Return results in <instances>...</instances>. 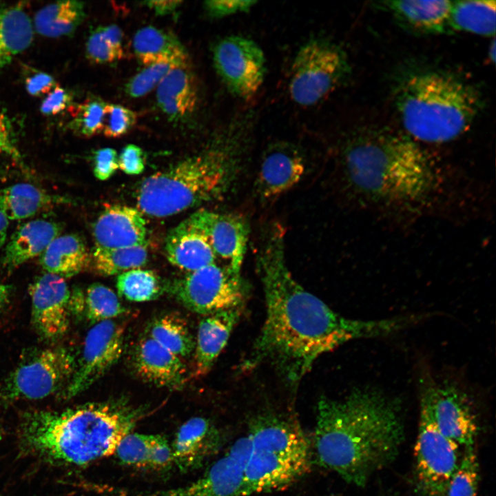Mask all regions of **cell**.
Listing matches in <instances>:
<instances>
[{"instance_id": "cell-1", "label": "cell", "mask_w": 496, "mask_h": 496, "mask_svg": "<svg viewBox=\"0 0 496 496\" xmlns=\"http://www.w3.org/2000/svg\"><path fill=\"white\" fill-rule=\"evenodd\" d=\"M284 237L282 227L276 223L260 241L256 266L266 317L242 369L269 362L288 382L297 384L322 354L350 340L384 336L415 322L413 316L360 320L337 313L293 278L285 260Z\"/></svg>"}, {"instance_id": "cell-2", "label": "cell", "mask_w": 496, "mask_h": 496, "mask_svg": "<svg viewBox=\"0 0 496 496\" xmlns=\"http://www.w3.org/2000/svg\"><path fill=\"white\" fill-rule=\"evenodd\" d=\"M403 436L397 402L380 391L357 389L341 400H319L313 456L321 467L364 486L395 459Z\"/></svg>"}, {"instance_id": "cell-3", "label": "cell", "mask_w": 496, "mask_h": 496, "mask_svg": "<svg viewBox=\"0 0 496 496\" xmlns=\"http://www.w3.org/2000/svg\"><path fill=\"white\" fill-rule=\"evenodd\" d=\"M338 168L350 193L393 206L424 203L438 182L435 168L413 139L382 129L355 132L344 140Z\"/></svg>"}, {"instance_id": "cell-4", "label": "cell", "mask_w": 496, "mask_h": 496, "mask_svg": "<svg viewBox=\"0 0 496 496\" xmlns=\"http://www.w3.org/2000/svg\"><path fill=\"white\" fill-rule=\"evenodd\" d=\"M143 415L122 400L28 413L19 423L18 443L22 452L49 464L88 465L114 455Z\"/></svg>"}, {"instance_id": "cell-5", "label": "cell", "mask_w": 496, "mask_h": 496, "mask_svg": "<svg viewBox=\"0 0 496 496\" xmlns=\"http://www.w3.org/2000/svg\"><path fill=\"white\" fill-rule=\"evenodd\" d=\"M251 117L245 114L232 120L219 146L145 178L136 193L141 211L154 217L172 216L225 193L240 171Z\"/></svg>"}, {"instance_id": "cell-6", "label": "cell", "mask_w": 496, "mask_h": 496, "mask_svg": "<svg viewBox=\"0 0 496 496\" xmlns=\"http://www.w3.org/2000/svg\"><path fill=\"white\" fill-rule=\"evenodd\" d=\"M395 106L409 136L430 143L451 141L473 124L481 107L478 92L453 74H412L397 86Z\"/></svg>"}, {"instance_id": "cell-7", "label": "cell", "mask_w": 496, "mask_h": 496, "mask_svg": "<svg viewBox=\"0 0 496 496\" xmlns=\"http://www.w3.org/2000/svg\"><path fill=\"white\" fill-rule=\"evenodd\" d=\"M247 435L250 451L241 496L286 488L309 472L311 441L291 416L261 413L251 420Z\"/></svg>"}, {"instance_id": "cell-8", "label": "cell", "mask_w": 496, "mask_h": 496, "mask_svg": "<svg viewBox=\"0 0 496 496\" xmlns=\"http://www.w3.org/2000/svg\"><path fill=\"white\" fill-rule=\"evenodd\" d=\"M350 71L347 56L339 45L325 39H311L293 58L289 81L290 96L300 105H313L340 86Z\"/></svg>"}, {"instance_id": "cell-9", "label": "cell", "mask_w": 496, "mask_h": 496, "mask_svg": "<svg viewBox=\"0 0 496 496\" xmlns=\"http://www.w3.org/2000/svg\"><path fill=\"white\" fill-rule=\"evenodd\" d=\"M170 291L186 308L205 316L244 307L248 292L240 273L216 263L189 272Z\"/></svg>"}, {"instance_id": "cell-10", "label": "cell", "mask_w": 496, "mask_h": 496, "mask_svg": "<svg viewBox=\"0 0 496 496\" xmlns=\"http://www.w3.org/2000/svg\"><path fill=\"white\" fill-rule=\"evenodd\" d=\"M73 353L64 347L40 350L23 360L6 378L0 389L6 400H39L70 382L75 368Z\"/></svg>"}, {"instance_id": "cell-11", "label": "cell", "mask_w": 496, "mask_h": 496, "mask_svg": "<svg viewBox=\"0 0 496 496\" xmlns=\"http://www.w3.org/2000/svg\"><path fill=\"white\" fill-rule=\"evenodd\" d=\"M459 446L442 435L420 409L414 449L417 486L422 496H442L459 462Z\"/></svg>"}, {"instance_id": "cell-12", "label": "cell", "mask_w": 496, "mask_h": 496, "mask_svg": "<svg viewBox=\"0 0 496 496\" xmlns=\"http://www.w3.org/2000/svg\"><path fill=\"white\" fill-rule=\"evenodd\" d=\"M213 61L227 89L240 99L254 96L264 82L265 56L258 44L247 37L230 35L218 41Z\"/></svg>"}, {"instance_id": "cell-13", "label": "cell", "mask_w": 496, "mask_h": 496, "mask_svg": "<svg viewBox=\"0 0 496 496\" xmlns=\"http://www.w3.org/2000/svg\"><path fill=\"white\" fill-rule=\"evenodd\" d=\"M420 409L429 415L439 431L464 448L473 446L478 426L467 397L448 384L428 380L422 391Z\"/></svg>"}, {"instance_id": "cell-14", "label": "cell", "mask_w": 496, "mask_h": 496, "mask_svg": "<svg viewBox=\"0 0 496 496\" xmlns=\"http://www.w3.org/2000/svg\"><path fill=\"white\" fill-rule=\"evenodd\" d=\"M124 335L123 325L115 320L94 324L86 335L64 397L72 398L85 391L118 362L123 351Z\"/></svg>"}, {"instance_id": "cell-15", "label": "cell", "mask_w": 496, "mask_h": 496, "mask_svg": "<svg viewBox=\"0 0 496 496\" xmlns=\"http://www.w3.org/2000/svg\"><path fill=\"white\" fill-rule=\"evenodd\" d=\"M249 451L250 442L246 435L238 439L196 479L143 496H241Z\"/></svg>"}, {"instance_id": "cell-16", "label": "cell", "mask_w": 496, "mask_h": 496, "mask_svg": "<svg viewBox=\"0 0 496 496\" xmlns=\"http://www.w3.org/2000/svg\"><path fill=\"white\" fill-rule=\"evenodd\" d=\"M31 321L39 337L48 342L59 340L70 327V294L65 279L45 273L30 287Z\"/></svg>"}, {"instance_id": "cell-17", "label": "cell", "mask_w": 496, "mask_h": 496, "mask_svg": "<svg viewBox=\"0 0 496 496\" xmlns=\"http://www.w3.org/2000/svg\"><path fill=\"white\" fill-rule=\"evenodd\" d=\"M306 170V160L298 147L288 142L279 141L265 150L255 183L260 200H275L295 187Z\"/></svg>"}, {"instance_id": "cell-18", "label": "cell", "mask_w": 496, "mask_h": 496, "mask_svg": "<svg viewBox=\"0 0 496 496\" xmlns=\"http://www.w3.org/2000/svg\"><path fill=\"white\" fill-rule=\"evenodd\" d=\"M207 238L216 256L227 261L235 273H240L249 238L246 219L234 214L199 210L189 218Z\"/></svg>"}, {"instance_id": "cell-19", "label": "cell", "mask_w": 496, "mask_h": 496, "mask_svg": "<svg viewBox=\"0 0 496 496\" xmlns=\"http://www.w3.org/2000/svg\"><path fill=\"white\" fill-rule=\"evenodd\" d=\"M94 247L123 248L146 244L147 225L140 210L125 205L105 207L93 226Z\"/></svg>"}, {"instance_id": "cell-20", "label": "cell", "mask_w": 496, "mask_h": 496, "mask_svg": "<svg viewBox=\"0 0 496 496\" xmlns=\"http://www.w3.org/2000/svg\"><path fill=\"white\" fill-rule=\"evenodd\" d=\"M222 443L219 431L203 417H194L178 429L171 444L174 464L180 471L200 468L218 451Z\"/></svg>"}, {"instance_id": "cell-21", "label": "cell", "mask_w": 496, "mask_h": 496, "mask_svg": "<svg viewBox=\"0 0 496 496\" xmlns=\"http://www.w3.org/2000/svg\"><path fill=\"white\" fill-rule=\"evenodd\" d=\"M132 363L138 377L158 386L178 389L187 379L182 359L149 335L136 344Z\"/></svg>"}, {"instance_id": "cell-22", "label": "cell", "mask_w": 496, "mask_h": 496, "mask_svg": "<svg viewBox=\"0 0 496 496\" xmlns=\"http://www.w3.org/2000/svg\"><path fill=\"white\" fill-rule=\"evenodd\" d=\"M243 307L208 314L200 320L194 349V378L203 377L210 371L239 321Z\"/></svg>"}, {"instance_id": "cell-23", "label": "cell", "mask_w": 496, "mask_h": 496, "mask_svg": "<svg viewBox=\"0 0 496 496\" xmlns=\"http://www.w3.org/2000/svg\"><path fill=\"white\" fill-rule=\"evenodd\" d=\"M165 249L170 263L189 272L215 263L217 258L206 236L188 218L169 232Z\"/></svg>"}, {"instance_id": "cell-24", "label": "cell", "mask_w": 496, "mask_h": 496, "mask_svg": "<svg viewBox=\"0 0 496 496\" xmlns=\"http://www.w3.org/2000/svg\"><path fill=\"white\" fill-rule=\"evenodd\" d=\"M61 229L59 223L45 219H36L23 224L6 246L1 262L3 267L11 271L41 255L59 236Z\"/></svg>"}, {"instance_id": "cell-25", "label": "cell", "mask_w": 496, "mask_h": 496, "mask_svg": "<svg viewBox=\"0 0 496 496\" xmlns=\"http://www.w3.org/2000/svg\"><path fill=\"white\" fill-rule=\"evenodd\" d=\"M382 3L398 22L414 31L428 34L450 32L451 1L401 0L386 1Z\"/></svg>"}, {"instance_id": "cell-26", "label": "cell", "mask_w": 496, "mask_h": 496, "mask_svg": "<svg viewBox=\"0 0 496 496\" xmlns=\"http://www.w3.org/2000/svg\"><path fill=\"white\" fill-rule=\"evenodd\" d=\"M156 88L158 106L170 118H183L194 110L197 90L187 61L172 68Z\"/></svg>"}, {"instance_id": "cell-27", "label": "cell", "mask_w": 496, "mask_h": 496, "mask_svg": "<svg viewBox=\"0 0 496 496\" xmlns=\"http://www.w3.org/2000/svg\"><path fill=\"white\" fill-rule=\"evenodd\" d=\"M91 256L83 239L74 234L55 238L40 255L43 269L63 278H71L84 270Z\"/></svg>"}, {"instance_id": "cell-28", "label": "cell", "mask_w": 496, "mask_h": 496, "mask_svg": "<svg viewBox=\"0 0 496 496\" xmlns=\"http://www.w3.org/2000/svg\"><path fill=\"white\" fill-rule=\"evenodd\" d=\"M68 203L34 185L17 183L0 189V211L8 220L25 219L42 209Z\"/></svg>"}, {"instance_id": "cell-29", "label": "cell", "mask_w": 496, "mask_h": 496, "mask_svg": "<svg viewBox=\"0 0 496 496\" xmlns=\"http://www.w3.org/2000/svg\"><path fill=\"white\" fill-rule=\"evenodd\" d=\"M33 35V25L22 7L0 5V70L29 48Z\"/></svg>"}, {"instance_id": "cell-30", "label": "cell", "mask_w": 496, "mask_h": 496, "mask_svg": "<svg viewBox=\"0 0 496 496\" xmlns=\"http://www.w3.org/2000/svg\"><path fill=\"white\" fill-rule=\"evenodd\" d=\"M70 305L71 314L83 316L94 324L113 320L127 312L114 291L101 283H93L85 291L74 289Z\"/></svg>"}, {"instance_id": "cell-31", "label": "cell", "mask_w": 496, "mask_h": 496, "mask_svg": "<svg viewBox=\"0 0 496 496\" xmlns=\"http://www.w3.org/2000/svg\"><path fill=\"white\" fill-rule=\"evenodd\" d=\"M133 48L138 61L145 65L187 61V54L178 39L173 34L153 26L142 28L136 32Z\"/></svg>"}, {"instance_id": "cell-32", "label": "cell", "mask_w": 496, "mask_h": 496, "mask_svg": "<svg viewBox=\"0 0 496 496\" xmlns=\"http://www.w3.org/2000/svg\"><path fill=\"white\" fill-rule=\"evenodd\" d=\"M495 1H453L449 31H462L490 37L495 32Z\"/></svg>"}, {"instance_id": "cell-33", "label": "cell", "mask_w": 496, "mask_h": 496, "mask_svg": "<svg viewBox=\"0 0 496 496\" xmlns=\"http://www.w3.org/2000/svg\"><path fill=\"white\" fill-rule=\"evenodd\" d=\"M85 17L83 3L61 1L48 5L35 14L33 28L47 37H60L73 33Z\"/></svg>"}, {"instance_id": "cell-34", "label": "cell", "mask_w": 496, "mask_h": 496, "mask_svg": "<svg viewBox=\"0 0 496 496\" xmlns=\"http://www.w3.org/2000/svg\"><path fill=\"white\" fill-rule=\"evenodd\" d=\"M149 336L180 358L194 351L195 339L187 322L178 314H164L154 320Z\"/></svg>"}, {"instance_id": "cell-35", "label": "cell", "mask_w": 496, "mask_h": 496, "mask_svg": "<svg viewBox=\"0 0 496 496\" xmlns=\"http://www.w3.org/2000/svg\"><path fill=\"white\" fill-rule=\"evenodd\" d=\"M147 245L112 249L94 247L91 259L99 273L113 276L140 268L147 262Z\"/></svg>"}, {"instance_id": "cell-36", "label": "cell", "mask_w": 496, "mask_h": 496, "mask_svg": "<svg viewBox=\"0 0 496 496\" xmlns=\"http://www.w3.org/2000/svg\"><path fill=\"white\" fill-rule=\"evenodd\" d=\"M116 287L119 294L132 302L156 299L163 292L157 275L152 271L136 268L119 274Z\"/></svg>"}, {"instance_id": "cell-37", "label": "cell", "mask_w": 496, "mask_h": 496, "mask_svg": "<svg viewBox=\"0 0 496 496\" xmlns=\"http://www.w3.org/2000/svg\"><path fill=\"white\" fill-rule=\"evenodd\" d=\"M479 464L474 446L464 448L458 466L442 496H477Z\"/></svg>"}, {"instance_id": "cell-38", "label": "cell", "mask_w": 496, "mask_h": 496, "mask_svg": "<svg viewBox=\"0 0 496 496\" xmlns=\"http://www.w3.org/2000/svg\"><path fill=\"white\" fill-rule=\"evenodd\" d=\"M153 435L130 433L118 444L114 455L125 466L148 468Z\"/></svg>"}, {"instance_id": "cell-39", "label": "cell", "mask_w": 496, "mask_h": 496, "mask_svg": "<svg viewBox=\"0 0 496 496\" xmlns=\"http://www.w3.org/2000/svg\"><path fill=\"white\" fill-rule=\"evenodd\" d=\"M105 104L99 98L86 99L76 108L71 122V127L78 134L85 137H90L101 132Z\"/></svg>"}, {"instance_id": "cell-40", "label": "cell", "mask_w": 496, "mask_h": 496, "mask_svg": "<svg viewBox=\"0 0 496 496\" xmlns=\"http://www.w3.org/2000/svg\"><path fill=\"white\" fill-rule=\"evenodd\" d=\"M176 65L178 63L172 62H159L146 65L129 81L125 87L126 92L134 98L145 95L157 87L167 72Z\"/></svg>"}, {"instance_id": "cell-41", "label": "cell", "mask_w": 496, "mask_h": 496, "mask_svg": "<svg viewBox=\"0 0 496 496\" xmlns=\"http://www.w3.org/2000/svg\"><path fill=\"white\" fill-rule=\"evenodd\" d=\"M136 114L132 110L118 104L106 103L102 132L109 138L127 134L135 125Z\"/></svg>"}, {"instance_id": "cell-42", "label": "cell", "mask_w": 496, "mask_h": 496, "mask_svg": "<svg viewBox=\"0 0 496 496\" xmlns=\"http://www.w3.org/2000/svg\"><path fill=\"white\" fill-rule=\"evenodd\" d=\"M86 55L90 61L99 64L110 63L120 59L105 37L101 26L90 34L86 43Z\"/></svg>"}, {"instance_id": "cell-43", "label": "cell", "mask_w": 496, "mask_h": 496, "mask_svg": "<svg viewBox=\"0 0 496 496\" xmlns=\"http://www.w3.org/2000/svg\"><path fill=\"white\" fill-rule=\"evenodd\" d=\"M118 156L115 149L110 147L99 149L93 153V172L100 180L110 178L118 169Z\"/></svg>"}, {"instance_id": "cell-44", "label": "cell", "mask_w": 496, "mask_h": 496, "mask_svg": "<svg viewBox=\"0 0 496 496\" xmlns=\"http://www.w3.org/2000/svg\"><path fill=\"white\" fill-rule=\"evenodd\" d=\"M174 465L171 444L161 435H153L148 468L156 471L165 470Z\"/></svg>"}, {"instance_id": "cell-45", "label": "cell", "mask_w": 496, "mask_h": 496, "mask_svg": "<svg viewBox=\"0 0 496 496\" xmlns=\"http://www.w3.org/2000/svg\"><path fill=\"white\" fill-rule=\"evenodd\" d=\"M249 0H214L205 2V8L210 17L221 18L234 14L247 12L256 3Z\"/></svg>"}, {"instance_id": "cell-46", "label": "cell", "mask_w": 496, "mask_h": 496, "mask_svg": "<svg viewBox=\"0 0 496 496\" xmlns=\"http://www.w3.org/2000/svg\"><path fill=\"white\" fill-rule=\"evenodd\" d=\"M118 168L129 175L141 174L145 167V155L143 149L133 144L123 148L118 156Z\"/></svg>"}, {"instance_id": "cell-47", "label": "cell", "mask_w": 496, "mask_h": 496, "mask_svg": "<svg viewBox=\"0 0 496 496\" xmlns=\"http://www.w3.org/2000/svg\"><path fill=\"white\" fill-rule=\"evenodd\" d=\"M71 96L64 88L56 86L43 101L40 110L47 116L55 115L65 110L71 103Z\"/></svg>"}, {"instance_id": "cell-48", "label": "cell", "mask_w": 496, "mask_h": 496, "mask_svg": "<svg viewBox=\"0 0 496 496\" xmlns=\"http://www.w3.org/2000/svg\"><path fill=\"white\" fill-rule=\"evenodd\" d=\"M0 154H6L18 163L21 156L13 142L10 123L7 116L0 112Z\"/></svg>"}, {"instance_id": "cell-49", "label": "cell", "mask_w": 496, "mask_h": 496, "mask_svg": "<svg viewBox=\"0 0 496 496\" xmlns=\"http://www.w3.org/2000/svg\"><path fill=\"white\" fill-rule=\"evenodd\" d=\"M56 86L54 78L43 72H37L25 79L28 92L34 96L49 94Z\"/></svg>"}, {"instance_id": "cell-50", "label": "cell", "mask_w": 496, "mask_h": 496, "mask_svg": "<svg viewBox=\"0 0 496 496\" xmlns=\"http://www.w3.org/2000/svg\"><path fill=\"white\" fill-rule=\"evenodd\" d=\"M101 28L105 37L116 52L119 59H122L124 56L122 30L116 25L101 26Z\"/></svg>"}, {"instance_id": "cell-51", "label": "cell", "mask_w": 496, "mask_h": 496, "mask_svg": "<svg viewBox=\"0 0 496 496\" xmlns=\"http://www.w3.org/2000/svg\"><path fill=\"white\" fill-rule=\"evenodd\" d=\"M144 3L158 15H166L173 12L181 3L180 1H149Z\"/></svg>"}, {"instance_id": "cell-52", "label": "cell", "mask_w": 496, "mask_h": 496, "mask_svg": "<svg viewBox=\"0 0 496 496\" xmlns=\"http://www.w3.org/2000/svg\"><path fill=\"white\" fill-rule=\"evenodd\" d=\"M11 287L0 281V314L6 311L10 304Z\"/></svg>"}, {"instance_id": "cell-53", "label": "cell", "mask_w": 496, "mask_h": 496, "mask_svg": "<svg viewBox=\"0 0 496 496\" xmlns=\"http://www.w3.org/2000/svg\"><path fill=\"white\" fill-rule=\"evenodd\" d=\"M8 220L6 216L0 211V248H1L6 242L9 225Z\"/></svg>"}, {"instance_id": "cell-54", "label": "cell", "mask_w": 496, "mask_h": 496, "mask_svg": "<svg viewBox=\"0 0 496 496\" xmlns=\"http://www.w3.org/2000/svg\"><path fill=\"white\" fill-rule=\"evenodd\" d=\"M489 55H490L492 61H495V40H493V43L490 45Z\"/></svg>"}, {"instance_id": "cell-55", "label": "cell", "mask_w": 496, "mask_h": 496, "mask_svg": "<svg viewBox=\"0 0 496 496\" xmlns=\"http://www.w3.org/2000/svg\"><path fill=\"white\" fill-rule=\"evenodd\" d=\"M0 172H1V169H0Z\"/></svg>"}]
</instances>
